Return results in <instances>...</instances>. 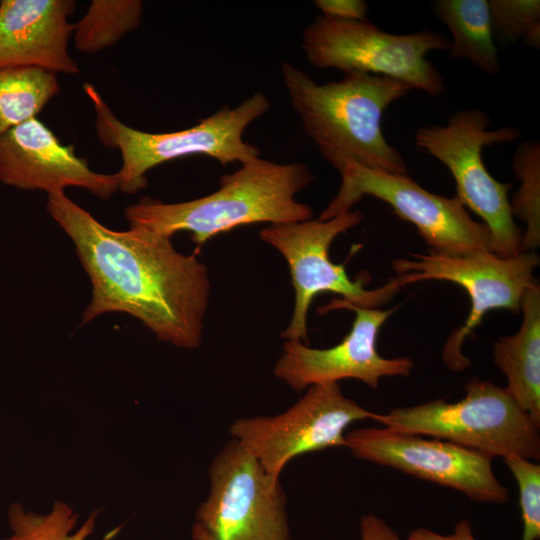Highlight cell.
<instances>
[{
  "mask_svg": "<svg viewBox=\"0 0 540 540\" xmlns=\"http://www.w3.org/2000/svg\"><path fill=\"white\" fill-rule=\"evenodd\" d=\"M75 6L73 0L0 1V69L78 75L79 65L68 50Z\"/></svg>",
  "mask_w": 540,
  "mask_h": 540,
  "instance_id": "2e32d148",
  "label": "cell"
},
{
  "mask_svg": "<svg viewBox=\"0 0 540 540\" xmlns=\"http://www.w3.org/2000/svg\"><path fill=\"white\" fill-rule=\"evenodd\" d=\"M144 12L140 0H93L73 24L74 46L81 53L101 52L136 30Z\"/></svg>",
  "mask_w": 540,
  "mask_h": 540,
  "instance_id": "ffe728a7",
  "label": "cell"
},
{
  "mask_svg": "<svg viewBox=\"0 0 540 540\" xmlns=\"http://www.w3.org/2000/svg\"><path fill=\"white\" fill-rule=\"evenodd\" d=\"M60 90L53 72L31 67L0 69V138L36 117Z\"/></svg>",
  "mask_w": 540,
  "mask_h": 540,
  "instance_id": "d6986e66",
  "label": "cell"
},
{
  "mask_svg": "<svg viewBox=\"0 0 540 540\" xmlns=\"http://www.w3.org/2000/svg\"><path fill=\"white\" fill-rule=\"evenodd\" d=\"M301 48L318 69L382 75L431 96L446 90L440 72L426 58L430 51L449 48L447 37L436 31L392 34L368 20L344 21L320 15L304 29Z\"/></svg>",
  "mask_w": 540,
  "mask_h": 540,
  "instance_id": "52a82bcc",
  "label": "cell"
},
{
  "mask_svg": "<svg viewBox=\"0 0 540 540\" xmlns=\"http://www.w3.org/2000/svg\"><path fill=\"white\" fill-rule=\"evenodd\" d=\"M339 173V190L319 220L347 213L364 196H372L387 203L400 219L412 223L433 252L450 256L493 252L489 229L471 218L456 195L449 198L434 194L408 174L373 170L354 161H348Z\"/></svg>",
  "mask_w": 540,
  "mask_h": 540,
  "instance_id": "9c48e42d",
  "label": "cell"
},
{
  "mask_svg": "<svg viewBox=\"0 0 540 540\" xmlns=\"http://www.w3.org/2000/svg\"><path fill=\"white\" fill-rule=\"evenodd\" d=\"M322 16L344 21H366L368 4L363 0H315Z\"/></svg>",
  "mask_w": 540,
  "mask_h": 540,
  "instance_id": "d4e9b609",
  "label": "cell"
},
{
  "mask_svg": "<svg viewBox=\"0 0 540 540\" xmlns=\"http://www.w3.org/2000/svg\"><path fill=\"white\" fill-rule=\"evenodd\" d=\"M345 442L358 459L457 490L471 500L496 504L509 500L508 489L494 475L492 458L481 452L386 427L351 430Z\"/></svg>",
  "mask_w": 540,
  "mask_h": 540,
  "instance_id": "4fadbf2b",
  "label": "cell"
},
{
  "mask_svg": "<svg viewBox=\"0 0 540 540\" xmlns=\"http://www.w3.org/2000/svg\"><path fill=\"white\" fill-rule=\"evenodd\" d=\"M515 478L523 522L521 540L540 539V464L519 456L503 458Z\"/></svg>",
  "mask_w": 540,
  "mask_h": 540,
  "instance_id": "cb8c5ba5",
  "label": "cell"
},
{
  "mask_svg": "<svg viewBox=\"0 0 540 540\" xmlns=\"http://www.w3.org/2000/svg\"><path fill=\"white\" fill-rule=\"evenodd\" d=\"M519 330L494 342L493 358L506 376L505 388L517 405L540 425V287L524 293Z\"/></svg>",
  "mask_w": 540,
  "mask_h": 540,
  "instance_id": "e0dca14e",
  "label": "cell"
},
{
  "mask_svg": "<svg viewBox=\"0 0 540 540\" xmlns=\"http://www.w3.org/2000/svg\"><path fill=\"white\" fill-rule=\"evenodd\" d=\"M375 414L347 398L338 383H324L308 387L284 413L235 420L230 434L280 479L295 457L345 447L347 428L356 421L374 420Z\"/></svg>",
  "mask_w": 540,
  "mask_h": 540,
  "instance_id": "7c38bea8",
  "label": "cell"
},
{
  "mask_svg": "<svg viewBox=\"0 0 540 540\" xmlns=\"http://www.w3.org/2000/svg\"><path fill=\"white\" fill-rule=\"evenodd\" d=\"M315 177L303 162L277 163L259 157L220 178L206 196L163 203L143 198L126 207L129 226L172 237L189 232L197 250L217 234L256 223L288 224L310 220L311 206L296 200Z\"/></svg>",
  "mask_w": 540,
  "mask_h": 540,
  "instance_id": "3957f363",
  "label": "cell"
},
{
  "mask_svg": "<svg viewBox=\"0 0 540 540\" xmlns=\"http://www.w3.org/2000/svg\"><path fill=\"white\" fill-rule=\"evenodd\" d=\"M0 182L26 191L64 192L79 187L107 199L119 190L114 174L93 171L73 145H64L37 117L0 138Z\"/></svg>",
  "mask_w": 540,
  "mask_h": 540,
  "instance_id": "9a60e30c",
  "label": "cell"
},
{
  "mask_svg": "<svg viewBox=\"0 0 540 540\" xmlns=\"http://www.w3.org/2000/svg\"><path fill=\"white\" fill-rule=\"evenodd\" d=\"M281 75L293 110L321 155L339 172L348 161L369 169L407 175L406 162L382 131L390 104L413 90L390 77L346 71L319 84L285 61Z\"/></svg>",
  "mask_w": 540,
  "mask_h": 540,
  "instance_id": "7a4b0ae2",
  "label": "cell"
},
{
  "mask_svg": "<svg viewBox=\"0 0 540 540\" xmlns=\"http://www.w3.org/2000/svg\"><path fill=\"white\" fill-rule=\"evenodd\" d=\"M432 10L451 32L452 59L464 58L492 76L500 73L487 0H437Z\"/></svg>",
  "mask_w": 540,
  "mask_h": 540,
  "instance_id": "ac0fdd59",
  "label": "cell"
},
{
  "mask_svg": "<svg viewBox=\"0 0 540 540\" xmlns=\"http://www.w3.org/2000/svg\"><path fill=\"white\" fill-rule=\"evenodd\" d=\"M455 403L431 400L375 414L393 431L429 436L481 452L490 458L519 456L540 459V425L525 413L505 388L471 379Z\"/></svg>",
  "mask_w": 540,
  "mask_h": 540,
  "instance_id": "5b68a950",
  "label": "cell"
},
{
  "mask_svg": "<svg viewBox=\"0 0 540 540\" xmlns=\"http://www.w3.org/2000/svg\"><path fill=\"white\" fill-rule=\"evenodd\" d=\"M47 211L72 240L92 298L81 324L110 312L139 320L158 340L184 349L202 341L210 297L206 265L143 227L112 230L65 192L48 194Z\"/></svg>",
  "mask_w": 540,
  "mask_h": 540,
  "instance_id": "6da1fadb",
  "label": "cell"
},
{
  "mask_svg": "<svg viewBox=\"0 0 540 540\" xmlns=\"http://www.w3.org/2000/svg\"><path fill=\"white\" fill-rule=\"evenodd\" d=\"M493 38L501 44L522 39L530 47L540 46L539 0H490Z\"/></svg>",
  "mask_w": 540,
  "mask_h": 540,
  "instance_id": "603a6c76",
  "label": "cell"
},
{
  "mask_svg": "<svg viewBox=\"0 0 540 540\" xmlns=\"http://www.w3.org/2000/svg\"><path fill=\"white\" fill-rule=\"evenodd\" d=\"M97 514L92 512L75 531L78 515L64 501H56L45 514L12 503L7 513L10 535L4 540H86L95 529Z\"/></svg>",
  "mask_w": 540,
  "mask_h": 540,
  "instance_id": "44dd1931",
  "label": "cell"
},
{
  "mask_svg": "<svg viewBox=\"0 0 540 540\" xmlns=\"http://www.w3.org/2000/svg\"><path fill=\"white\" fill-rule=\"evenodd\" d=\"M406 540H476V538L473 535L471 523L467 519H461L450 534H440L419 527L410 531Z\"/></svg>",
  "mask_w": 540,
  "mask_h": 540,
  "instance_id": "484cf974",
  "label": "cell"
},
{
  "mask_svg": "<svg viewBox=\"0 0 540 540\" xmlns=\"http://www.w3.org/2000/svg\"><path fill=\"white\" fill-rule=\"evenodd\" d=\"M412 259L391 262L397 273L391 279L400 288L407 284L440 280L462 287L470 298V313L464 324L448 337L442 351L445 364L454 371H462L471 360L462 353V345L481 324L486 313L506 309L520 311L525 291L535 283L533 270L539 264L535 251L520 252L501 257L490 251L450 256L430 251L429 254L410 253Z\"/></svg>",
  "mask_w": 540,
  "mask_h": 540,
  "instance_id": "30bf717a",
  "label": "cell"
},
{
  "mask_svg": "<svg viewBox=\"0 0 540 540\" xmlns=\"http://www.w3.org/2000/svg\"><path fill=\"white\" fill-rule=\"evenodd\" d=\"M209 481V494L195 513L191 540H291L280 479L236 439L213 458Z\"/></svg>",
  "mask_w": 540,
  "mask_h": 540,
  "instance_id": "ba28073f",
  "label": "cell"
},
{
  "mask_svg": "<svg viewBox=\"0 0 540 540\" xmlns=\"http://www.w3.org/2000/svg\"><path fill=\"white\" fill-rule=\"evenodd\" d=\"M360 211H349L329 220H307L272 224L260 231V238L285 258L295 292L293 314L281 337L308 344L307 315L313 299L321 293L339 294L343 302L364 308H377L400 289L392 280L367 290L363 278L352 281L344 264L329 257L333 240L361 223Z\"/></svg>",
  "mask_w": 540,
  "mask_h": 540,
  "instance_id": "8fae6325",
  "label": "cell"
},
{
  "mask_svg": "<svg viewBox=\"0 0 540 540\" xmlns=\"http://www.w3.org/2000/svg\"><path fill=\"white\" fill-rule=\"evenodd\" d=\"M490 117L478 108L452 114L444 126H423L415 145L442 162L452 174L456 196L478 215L489 229L493 252L511 257L521 252L522 232L510 208L511 183L497 181L482 158L484 146L509 143L521 137L513 126L489 130Z\"/></svg>",
  "mask_w": 540,
  "mask_h": 540,
  "instance_id": "8992f818",
  "label": "cell"
},
{
  "mask_svg": "<svg viewBox=\"0 0 540 540\" xmlns=\"http://www.w3.org/2000/svg\"><path fill=\"white\" fill-rule=\"evenodd\" d=\"M512 169L520 186L510 208L512 215L526 225L521 252L534 251L540 245V143L522 142L514 154Z\"/></svg>",
  "mask_w": 540,
  "mask_h": 540,
  "instance_id": "7402d4cb",
  "label": "cell"
},
{
  "mask_svg": "<svg viewBox=\"0 0 540 540\" xmlns=\"http://www.w3.org/2000/svg\"><path fill=\"white\" fill-rule=\"evenodd\" d=\"M322 309L354 311L351 330L341 342L325 349L286 340L274 366L277 378L300 392L312 385L338 383L343 379H356L377 389L383 377L410 376L414 368L410 358H384L377 350L379 331L396 307L388 310L364 308L336 299Z\"/></svg>",
  "mask_w": 540,
  "mask_h": 540,
  "instance_id": "5bb4252c",
  "label": "cell"
},
{
  "mask_svg": "<svg viewBox=\"0 0 540 540\" xmlns=\"http://www.w3.org/2000/svg\"><path fill=\"white\" fill-rule=\"evenodd\" d=\"M83 89L95 111L99 141L121 154L122 165L115 176L119 190L126 194L145 189L146 173L174 159L203 155L226 166L260 156L257 146L243 140V133L270 109V101L263 92L254 93L236 107L224 106L190 128L151 133L120 121L92 84L85 83Z\"/></svg>",
  "mask_w": 540,
  "mask_h": 540,
  "instance_id": "277c9868",
  "label": "cell"
},
{
  "mask_svg": "<svg viewBox=\"0 0 540 540\" xmlns=\"http://www.w3.org/2000/svg\"><path fill=\"white\" fill-rule=\"evenodd\" d=\"M359 532L360 540H401L392 527L371 513L361 517Z\"/></svg>",
  "mask_w": 540,
  "mask_h": 540,
  "instance_id": "4316f807",
  "label": "cell"
}]
</instances>
